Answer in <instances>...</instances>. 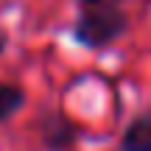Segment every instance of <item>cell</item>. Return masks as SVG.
<instances>
[{"mask_svg": "<svg viewBox=\"0 0 151 151\" xmlns=\"http://www.w3.org/2000/svg\"><path fill=\"white\" fill-rule=\"evenodd\" d=\"M129 28V17L123 9H81L73 25V39L90 50L109 48Z\"/></svg>", "mask_w": 151, "mask_h": 151, "instance_id": "obj_1", "label": "cell"}, {"mask_svg": "<svg viewBox=\"0 0 151 151\" xmlns=\"http://www.w3.org/2000/svg\"><path fill=\"white\" fill-rule=\"evenodd\" d=\"M25 104V92L17 84H3L0 81V123L9 120L11 115H17Z\"/></svg>", "mask_w": 151, "mask_h": 151, "instance_id": "obj_4", "label": "cell"}, {"mask_svg": "<svg viewBox=\"0 0 151 151\" xmlns=\"http://www.w3.org/2000/svg\"><path fill=\"white\" fill-rule=\"evenodd\" d=\"M81 9H123V0H78Z\"/></svg>", "mask_w": 151, "mask_h": 151, "instance_id": "obj_5", "label": "cell"}, {"mask_svg": "<svg viewBox=\"0 0 151 151\" xmlns=\"http://www.w3.org/2000/svg\"><path fill=\"white\" fill-rule=\"evenodd\" d=\"M120 151H151V112L137 115L120 137Z\"/></svg>", "mask_w": 151, "mask_h": 151, "instance_id": "obj_3", "label": "cell"}, {"mask_svg": "<svg viewBox=\"0 0 151 151\" xmlns=\"http://www.w3.org/2000/svg\"><path fill=\"white\" fill-rule=\"evenodd\" d=\"M78 134L81 132L76 126V120H70L62 112L48 115L42 120V143H45L48 151H70V148H76Z\"/></svg>", "mask_w": 151, "mask_h": 151, "instance_id": "obj_2", "label": "cell"}, {"mask_svg": "<svg viewBox=\"0 0 151 151\" xmlns=\"http://www.w3.org/2000/svg\"><path fill=\"white\" fill-rule=\"evenodd\" d=\"M6 45H9V37H6V34L0 31V53H3V50H6Z\"/></svg>", "mask_w": 151, "mask_h": 151, "instance_id": "obj_6", "label": "cell"}]
</instances>
